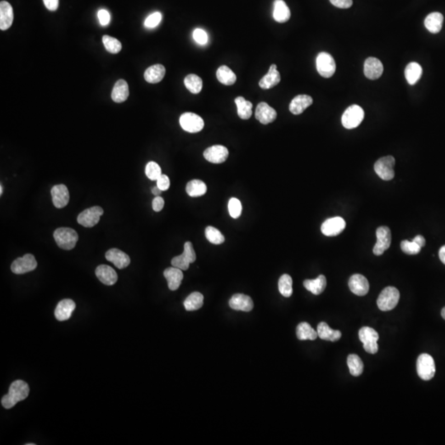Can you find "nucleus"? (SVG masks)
I'll use <instances>...</instances> for the list:
<instances>
[{
	"label": "nucleus",
	"instance_id": "nucleus-16",
	"mask_svg": "<svg viewBox=\"0 0 445 445\" xmlns=\"http://www.w3.org/2000/svg\"><path fill=\"white\" fill-rule=\"evenodd\" d=\"M363 73L368 80H378L384 73V65L379 59L369 57L364 62Z\"/></svg>",
	"mask_w": 445,
	"mask_h": 445
},
{
	"label": "nucleus",
	"instance_id": "nucleus-60",
	"mask_svg": "<svg viewBox=\"0 0 445 445\" xmlns=\"http://www.w3.org/2000/svg\"><path fill=\"white\" fill-rule=\"evenodd\" d=\"M27 445H35V444H27Z\"/></svg>",
	"mask_w": 445,
	"mask_h": 445
},
{
	"label": "nucleus",
	"instance_id": "nucleus-20",
	"mask_svg": "<svg viewBox=\"0 0 445 445\" xmlns=\"http://www.w3.org/2000/svg\"><path fill=\"white\" fill-rule=\"evenodd\" d=\"M255 116L256 120H258L261 124L267 125L277 119V112L274 108L270 107L267 103H260L256 107Z\"/></svg>",
	"mask_w": 445,
	"mask_h": 445
},
{
	"label": "nucleus",
	"instance_id": "nucleus-1",
	"mask_svg": "<svg viewBox=\"0 0 445 445\" xmlns=\"http://www.w3.org/2000/svg\"><path fill=\"white\" fill-rule=\"evenodd\" d=\"M29 389L28 384L23 380H17L11 384L8 390V393L3 396L1 400V403L5 409H11L15 406L18 402L26 399L28 397Z\"/></svg>",
	"mask_w": 445,
	"mask_h": 445
},
{
	"label": "nucleus",
	"instance_id": "nucleus-14",
	"mask_svg": "<svg viewBox=\"0 0 445 445\" xmlns=\"http://www.w3.org/2000/svg\"><path fill=\"white\" fill-rule=\"evenodd\" d=\"M345 221L341 217H334L328 219L323 222L321 227L322 233L324 235L328 237H334L337 236L340 233H342L343 230L345 229Z\"/></svg>",
	"mask_w": 445,
	"mask_h": 445
},
{
	"label": "nucleus",
	"instance_id": "nucleus-38",
	"mask_svg": "<svg viewBox=\"0 0 445 445\" xmlns=\"http://www.w3.org/2000/svg\"><path fill=\"white\" fill-rule=\"evenodd\" d=\"M186 191L191 197L202 196L207 192V187L200 180H192L187 183Z\"/></svg>",
	"mask_w": 445,
	"mask_h": 445
},
{
	"label": "nucleus",
	"instance_id": "nucleus-30",
	"mask_svg": "<svg viewBox=\"0 0 445 445\" xmlns=\"http://www.w3.org/2000/svg\"><path fill=\"white\" fill-rule=\"evenodd\" d=\"M317 335L322 340L335 342L340 340L341 333L340 331L333 330L326 323H320L317 326Z\"/></svg>",
	"mask_w": 445,
	"mask_h": 445
},
{
	"label": "nucleus",
	"instance_id": "nucleus-59",
	"mask_svg": "<svg viewBox=\"0 0 445 445\" xmlns=\"http://www.w3.org/2000/svg\"><path fill=\"white\" fill-rule=\"evenodd\" d=\"M3 186H2V185H1V186H0V195H3Z\"/></svg>",
	"mask_w": 445,
	"mask_h": 445
},
{
	"label": "nucleus",
	"instance_id": "nucleus-52",
	"mask_svg": "<svg viewBox=\"0 0 445 445\" xmlns=\"http://www.w3.org/2000/svg\"><path fill=\"white\" fill-rule=\"evenodd\" d=\"M330 2L336 8H343V9L351 8L353 4L352 0H330Z\"/></svg>",
	"mask_w": 445,
	"mask_h": 445
},
{
	"label": "nucleus",
	"instance_id": "nucleus-10",
	"mask_svg": "<svg viewBox=\"0 0 445 445\" xmlns=\"http://www.w3.org/2000/svg\"><path fill=\"white\" fill-rule=\"evenodd\" d=\"M180 125L187 132L198 133L202 131L205 123L200 115L195 113L186 112L180 117Z\"/></svg>",
	"mask_w": 445,
	"mask_h": 445
},
{
	"label": "nucleus",
	"instance_id": "nucleus-15",
	"mask_svg": "<svg viewBox=\"0 0 445 445\" xmlns=\"http://www.w3.org/2000/svg\"><path fill=\"white\" fill-rule=\"evenodd\" d=\"M228 148L222 145H214L206 148L204 152L205 159L212 164H222L228 159Z\"/></svg>",
	"mask_w": 445,
	"mask_h": 445
},
{
	"label": "nucleus",
	"instance_id": "nucleus-7",
	"mask_svg": "<svg viewBox=\"0 0 445 445\" xmlns=\"http://www.w3.org/2000/svg\"><path fill=\"white\" fill-rule=\"evenodd\" d=\"M316 66L318 74L323 78H331L335 74L336 65L333 57L327 52H321L316 59Z\"/></svg>",
	"mask_w": 445,
	"mask_h": 445
},
{
	"label": "nucleus",
	"instance_id": "nucleus-21",
	"mask_svg": "<svg viewBox=\"0 0 445 445\" xmlns=\"http://www.w3.org/2000/svg\"><path fill=\"white\" fill-rule=\"evenodd\" d=\"M106 258L108 261L114 264L118 269L126 268L131 263L130 256L117 249L108 250L106 253Z\"/></svg>",
	"mask_w": 445,
	"mask_h": 445
},
{
	"label": "nucleus",
	"instance_id": "nucleus-34",
	"mask_svg": "<svg viewBox=\"0 0 445 445\" xmlns=\"http://www.w3.org/2000/svg\"><path fill=\"white\" fill-rule=\"evenodd\" d=\"M422 75V68L417 62L407 64L405 69V77L410 85H415Z\"/></svg>",
	"mask_w": 445,
	"mask_h": 445
},
{
	"label": "nucleus",
	"instance_id": "nucleus-42",
	"mask_svg": "<svg viewBox=\"0 0 445 445\" xmlns=\"http://www.w3.org/2000/svg\"><path fill=\"white\" fill-rule=\"evenodd\" d=\"M293 280L289 275L284 274L281 276L279 278L278 286H279V291L283 296L285 298H289L293 294Z\"/></svg>",
	"mask_w": 445,
	"mask_h": 445
},
{
	"label": "nucleus",
	"instance_id": "nucleus-57",
	"mask_svg": "<svg viewBox=\"0 0 445 445\" xmlns=\"http://www.w3.org/2000/svg\"><path fill=\"white\" fill-rule=\"evenodd\" d=\"M162 192H163V191H162L158 186L153 187V189H152V193H153L155 196H159L160 194H161Z\"/></svg>",
	"mask_w": 445,
	"mask_h": 445
},
{
	"label": "nucleus",
	"instance_id": "nucleus-19",
	"mask_svg": "<svg viewBox=\"0 0 445 445\" xmlns=\"http://www.w3.org/2000/svg\"><path fill=\"white\" fill-rule=\"evenodd\" d=\"M228 304L233 310L243 312H250L254 307L253 301L251 298L243 294H234Z\"/></svg>",
	"mask_w": 445,
	"mask_h": 445
},
{
	"label": "nucleus",
	"instance_id": "nucleus-32",
	"mask_svg": "<svg viewBox=\"0 0 445 445\" xmlns=\"http://www.w3.org/2000/svg\"><path fill=\"white\" fill-rule=\"evenodd\" d=\"M305 289L315 295H319L325 290L327 287V279L323 275H320L317 279H305L304 281Z\"/></svg>",
	"mask_w": 445,
	"mask_h": 445
},
{
	"label": "nucleus",
	"instance_id": "nucleus-11",
	"mask_svg": "<svg viewBox=\"0 0 445 445\" xmlns=\"http://www.w3.org/2000/svg\"><path fill=\"white\" fill-rule=\"evenodd\" d=\"M103 213V208L100 206L89 208L80 213L78 216V222L86 228H92L98 223Z\"/></svg>",
	"mask_w": 445,
	"mask_h": 445
},
{
	"label": "nucleus",
	"instance_id": "nucleus-23",
	"mask_svg": "<svg viewBox=\"0 0 445 445\" xmlns=\"http://www.w3.org/2000/svg\"><path fill=\"white\" fill-rule=\"evenodd\" d=\"M164 276L167 281L169 289L172 291H175L179 288L183 279L182 270L174 266L167 268L164 271Z\"/></svg>",
	"mask_w": 445,
	"mask_h": 445
},
{
	"label": "nucleus",
	"instance_id": "nucleus-37",
	"mask_svg": "<svg viewBox=\"0 0 445 445\" xmlns=\"http://www.w3.org/2000/svg\"><path fill=\"white\" fill-rule=\"evenodd\" d=\"M297 337L301 340H314L317 339V332L307 323H301L296 328Z\"/></svg>",
	"mask_w": 445,
	"mask_h": 445
},
{
	"label": "nucleus",
	"instance_id": "nucleus-55",
	"mask_svg": "<svg viewBox=\"0 0 445 445\" xmlns=\"http://www.w3.org/2000/svg\"><path fill=\"white\" fill-rule=\"evenodd\" d=\"M412 241H414L415 243H417L421 249L425 245V239L423 236L417 235V237H415L413 238Z\"/></svg>",
	"mask_w": 445,
	"mask_h": 445
},
{
	"label": "nucleus",
	"instance_id": "nucleus-17",
	"mask_svg": "<svg viewBox=\"0 0 445 445\" xmlns=\"http://www.w3.org/2000/svg\"><path fill=\"white\" fill-rule=\"evenodd\" d=\"M351 292L358 296H364L369 290L368 279L362 275H353L348 282Z\"/></svg>",
	"mask_w": 445,
	"mask_h": 445
},
{
	"label": "nucleus",
	"instance_id": "nucleus-39",
	"mask_svg": "<svg viewBox=\"0 0 445 445\" xmlns=\"http://www.w3.org/2000/svg\"><path fill=\"white\" fill-rule=\"evenodd\" d=\"M204 304V296L199 292H194L190 294L184 301V307L187 311H195L200 309Z\"/></svg>",
	"mask_w": 445,
	"mask_h": 445
},
{
	"label": "nucleus",
	"instance_id": "nucleus-35",
	"mask_svg": "<svg viewBox=\"0 0 445 445\" xmlns=\"http://www.w3.org/2000/svg\"><path fill=\"white\" fill-rule=\"evenodd\" d=\"M235 103L238 108V115L243 120H249L252 115V103L246 100L243 97L235 98Z\"/></svg>",
	"mask_w": 445,
	"mask_h": 445
},
{
	"label": "nucleus",
	"instance_id": "nucleus-54",
	"mask_svg": "<svg viewBox=\"0 0 445 445\" xmlns=\"http://www.w3.org/2000/svg\"><path fill=\"white\" fill-rule=\"evenodd\" d=\"M44 4L50 11L57 10L59 7V0H43Z\"/></svg>",
	"mask_w": 445,
	"mask_h": 445
},
{
	"label": "nucleus",
	"instance_id": "nucleus-3",
	"mask_svg": "<svg viewBox=\"0 0 445 445\" xmlns=\"http://www.w3.org/2000/svg\"><path fill=\"white\" fill-rule=\"evenodd\" d=\"M54 238L60 249L72 250L76 246L79 235L73 228H59L54 232Z\"/></svg>",
	"mask_w": 445,
	"mask_h": 445
},
{
	"label": "nucleus",
	"instance_id": "nucleus-28",
	"mask_svg": "<svg viewBox=\"0 0 445 445\" xmlns=\"http://www.w3.org/2000/svg\"><path fill=\"white\" fill-rule=\"evenodd\" d=\"M166 74V69L163 64H154L148 67L143 74L144 80L149 83L161 82Z\"/></svg>",
	"mask_w": 445,
	"mask_h": 445
},
{
	"label": "nucleus",
	"instance_id": "nucleus-33",
	"mask_svg": "<svg viewBox=\"0 0 445 445\" xmlns=\"http://www.w3.org/2000/svg\"><path fill=\"white\" fill-rule=\"evenodd\" d=\"M444 17L438 12L430 13L426 17L425 20V26L428 31L431 33L436 34L440 32L442 29Z\"/></svg>",
	"mask_w": 445,
	"mask_h": 445
},
{
	"label": "nucleus",
	"instance_id": "nucleus-50",
	"mask_svg": "<svg viewBox=\"0 0 445 445\" xmlns=\"http://www.w3.org/2000/svg\"><path fill=\"white\" fill-rule=\"evenodd\" d=\"M97 17L102 26H107L111 21L110 13L106 9H100L97 13Z\"/></svg>",
	"mask_w": 445,
	"mask_h": 445
},
{
	"label": "nucleus",
	"instance_id": "nucleus-43",
	"mask_svg": "<svg viewBox=\"0 0 445 445\" xmlns=\"http://www.w3.org/2000/svg\"><path fill=\"white\" fill-rule=\"evenodd\" d=\"M205 237L210 243L215 244V245H220L224 242V237L220 231L216 228L209 226L205 228Z\"/></svg>",
	"mask_w": 445,
	"mask_h": 445
},
{
	"label": "nucleus",
	"instance_id": "nucleus-46",
	"mask_svg": "<svg viewBox=\"0 0 445 445\" xmlns=\"http://www.w3.org/2000/svg\"><path fill=\"white\" fill-rule=\"evenodd\" d=\"M228 208L231 217L233 219H238L240 217L242 210H243V206H242L240 200L237 198H231L228 201Z\"/></svg>",
	"mask_w": 445,
	"mask_h": 445
},
{
	"label": "nucleus",
	"instance_id": "nucleus-41",
	"mask_svg": "<svg viewBox=\"0 0 445 445\" xmlns=\"http://www.w3.org/2000/svg\"><path fill=\"white\" fill-rule=\"evenodd\" d=\"M185 86L190 92L197 94L201 91L203 81L196 74H189L184 80Z\"/></svg>",
	"mask_w": 445,
	"mask_h": 445
},
{
	"label": "nucleus",
	"instance_id": "nucleus-12",
	"mask_svg": "<svg viewBox=\"0 0 445 445\" xmlns=\"http://www.w3.org/2000/svg\"><path fill=\"white\" fill-rule=\"evenodd\" d=\"M37 267V262L32 254H26L23 257L16 259L13 261L11 270L14 274L22 275L30 272Z\"/></svg>",
	"mask_w": 445,
	"mask_h": 445
},
{
	"label": "nucleus",
	"instance_id": "nucleus-26",
	"mask_svg": "<svg viewBox=\"0 0 445 445\" xmlns=\"http://www.w3.org/2000/svg\"><path fill=\"white\" fill-rule=\"evenodd\" d=\"M13 7L10 3L2 1L0 3V29L2 31L8 30L13 22Z\"/></svg>",
	"mask_w": 445,
	"mask_h": 445
},
{
	"label": "nucleus",
	"instance_id": "nucleus-36",
	"mask_svg": "<svg viewBox=\"0 0 445 445\" xmlns=\"http://www.w3.org/2000/svg\"><path fill=\"white\" fill-rule=\"evenodd\" d=\"M216 76H217L218 80L222 84L227 85V86L234 84L237 80L236 74L232 71V69H229L226 65H222L218 69Z\"/></svg>",
	"mask_w": 445,
	"mask_h": 445
},
{
	"label": "nucleus",
	"instance_id": "nucleus-51",
	"mask_svg": "<svg viewBox=\"0 0 445 445\" xmlns=\"http://www.w3.org/2000/svg\"><path fill=\"white\" fill-rule=\"evenodd\" d=\"M157 186L164 192L169 189L170 187V180L167 175L162 174L157 180Z\"/></svg>",
	"mask_w": 445,
	"mask_h": 445
},
{
	"label": "nucleus",
	"instance_id": "nucleus-53",
	"mask_svg": "<svg viewBox=\"0 0 445 445\" xmlns=\"http://www.w3.org/2000/svg\"><path fill=\"white\" fill-rule=\"evenodd\" d=\"M152 206H153V210H154L155 212L161 211L164 207V198L161 196L155 197L154 200H153V203H152Z\"/></svg>",
	"mask_w": 445,
	"mask_h": 445
},
{
	"label": "nucleus",
	"instance_id": "nucleus-29",
	"mask_svg": "<svg viewBox=\"0 0 445 445\" xmlns=\"http://www.w3.org/2000/svg\"><path fill=\"white\" fill-rule=\"evenodd\" d=\"M130 91H129L128 83L126 80H120L115 83L111 92V98L115 103H120L125 102L128 98Z\"/></svg>",
	"mask_w": 445,
	"mask_h": 445
},
{
	"label": "nucleus",
	"instance_id": "nucleus-47",
	"mask_svg": "<svg viewBox=\"0 0 445 445\" xmlns=\"http://www.w3.org/2000/svg\"><path fill=\"white\" fill-rule=\"evenodd\" d=\"M402 251L408 255H417L419 253L421 248L419 247L414 241L403 240L401 243Z\"/></svg>",
	"mask_w": 445,
	"mask_h": 445
},
{
	"label": "nucleus",
	"instance_id": "nucleus-40",
	"mask_svg": "<svg viewBox=\"0 0 445 445\" xmlns=\"http://www.w3.org/2000/svg\"><path fill=\"white\" fill-rule=\"evenodd\" d=\"M347 365L352 376L358 377L363 373V363L357 355L352 354L347 357Z\"/></svg>",
	"mask_w": 445,
	"mask_h": 445
},
{
	"label": "nucleus",
	"instance_id": "nucleus-31",
	"mask_svg": "<svg viewBox=\"0 0 445 445\" xmlns=\"http://www.w3.org/2000/svg\"><path fill=\"white\" fill-rule=\"evenodd\" d=\"M291 16L290 10L286 3L283 0H276L274 3V12L273 18L277 23H286L289 20Z\"/></svg>",
	"mask_w": 445,
	"mask_h": 445
},
{
	"label": "nucleus",
	"instance_id": "nucleus-45",
	"mask_svg": "<svg viewBox=\"0 0 445 445\" xmlns=\"http://www.w3.org/2000/svg\"><path fill=\"white\" fill-rule=\"evenodd\" d=\"M145 174L148 179L157 181L162 175L161 167L155 162H149L146 165Z\"/></svg>",
	"mask_w": 445,
	"mask_h": 445
},
{
	"label": "nucleus",
	"instance_id": "nucleus-56",
	"mask_svg": "<svg viewBox=\"0 0 445 445\" xmlns=\"http://www.w3.org/2000/svg\"><path fill=\"white\" fill-rule=\"evenodd\" d=\"M439 256H440V261L445 265V245L443 246L442 248L440 249L439 251Z\"/></svg>",
	"mask_w": 445,
	"mask_h": 445
},
{
	"label": "nucleus",
	"instance_id": "nucleus-5",
	"mask_svg": "<svg viewBox=\"0 0 445 445\" xmlns=\"http://www.w3.org/2000/svg\"><path fill=\"white\" fill-rule=\"evenodd\" d=\"M417 374L420 379L429 381L435 374V363L432 356L428 354H421L417 359Z\"/></svg>",
	"mask_w": 445,
	"mask_h": 445
},
{
	"label": "nucleus",
	"instance_id": "nucleus-8",
	"mask_svg": "<svg viewBox=\"0 0 445 445\" xmlns=\"http://www.w3.org/2000/svg\"><path fill=\"white\" fill-rule=\"evenodd\" d=\"M396 161L392 156L383 157L374 164V171L381 179L390 181L395 176L394 166Z\"/></svg>",
	"mask_w": 445,
	"mask_h": 445
},
{
	"label": "nucleus",
	"instance_id": "nucleus-24",
	"mask_svg": "<svg viewBox=\"0 0 445 445\" xmlns=\"http://www.w3.org/2000/svg\"><path fill=\"white\" fill-rule=\"evenodd\" d=\"M75 307L76 305L73 300L69 299L61 300L56 307L55 316L58 321H66L70 318Z\"/></svg>",
	"mask_w": 445,
	"mask_h": 445
},
{
	"label": "nucleus",
	"instance_id": "nucleus-22",
	"mask_svg": "<svg viewBox=\"0 0 445 445\" xmlns=\"http://www.w3.org/2000/svg\"><path fill=\"white\" fill-rule=\"evenodd\" d=\"M95 273L98 279L106 285H113L117 281V274L115 270L107 265L97 266Z\"/></svg>",
	"mask_w": 445,
	"mask_h": 445
},
{
	"label": "nucleus",
	"instance_id": "nucleus-44",
	"mask_svg": "<svg viewBox=\"0 0 445 445\" xmlns=\"http://www.w3.org/2000/svg\"><path fill=\"white\" fill-rule=\"evenodd\" d=\"M103 42L106 50L111 54H117L122 48L120 41H118L117 39L114 38L112 36L106 35L103 37Z\"/></svg>",
	"mask_w": 445,
	"mask_h": 445
},
{
	"label": "nucleus",
	"instance_id": "nucleus-4",
	"mask_svg": "<svg viewBox=\"0 0 445 445\" xmlns=\"http://www.w3.org/2000/svg\"><path fill=\"white\" fill-rule=\"evenodd\" d=\"M359 337L361 342L363 343V347L366 352L374 355L379 351L378 340L379 339V333L373 328L363 327L359 332Z\"/></svg>",
	"mask_w": 445,
	"mask_h": 445
},
{
	"label": "nucleus",
	"instance_id": "nucleus-48",
	"mask_svg": "<svg viewBox=\"0 0 445 445\" xmlns=\"http://www.w3.org/2000/svg\"><path fill=\"white\" fill-rule=\"evenodd\" d=\"M162 18H163V16H162L161 13L155 12V13H152L144 21V26L147 28H154L159 26V23H161Z\"/></svg>",
	"mask_w": 445,
	"mask_h": 445
},
{
	"label": "nucleus",
	"instance_id": "nucleus-58",
	"mask_svg": "<svg viewBox=\"0 0 445 445\" xmlns=\"http://www.w3.org/2000/svg\"><path fill=\"white\" fill-rule=\"evenodd\" d=\"M441 315H442L443 318L445 320V307L441 311Z\"/></svg>",
	"mask_w": 445,
	"mask_h": 445
},
{
	"label": "nucleus",
	"instance_id": "nucleus-9",
	"mask_svg": "<svg viewBox=\"0 0 445 445\" xmlns=\"http://www.w3.org/2000/svg\"><path fill=\"white\" fill-rule=\"evenodd\" d=\"M196 260V255L193 245L191 242H187L184 245V251L182 255L175 256L171 260V265L174 267L181 269L182 271H187L189 268L190 264L193 263Z\"/></svg>",
	"mask_w": 445,
	"mask_h": 445
},
{
	"label": "nucleus",
	"instance_id": "nucleus-13",
	"mask_svg": "<svg viewBox=\"0 0 445 445\" xmlns=\"http://www.w3.org/2000/svg\"><path fill=\"white\" fill-rule=\"evenodd\" d=\"M377 243L374 247V255L381 256L391 245V234L390 228L386 226H381L376 231Z\"/></svg>",
	"mask_w": 445,
	"mask_h": 445
},
{
	"label": "nucleus",
	"instance_id": "nucleus-25",
	"mask_svg": "<svg viewBox=\"0 0 445 445\" xmlns=\"http://www.w3.org/2000/svg\"><path fill=\"white\" fill-rule=\"evenodd\" d=\"M312 98L308 95H298L289 104V111L294 115L302 114L312 104Z\"/></svg>",
	"mask_w": 445,
	"mask_h": 445
},
{
	"label": "nucleus",
	"instance_id": "nucleus-49",
	"mask_svg": "<svg viewBox=\"0 0 445 445\" xmlns=\"http://www.w3.org/2000/svg\"><path fill=\"white\" fill-rule=\"evenodd\" d=\"M193 39L196 43L204 46L205 44H207L209 37H208L206 31H204L203 29L196 28L193 31Z\"/></svg>",
	"mask_w": 445,
	"mask_h": 445
},
{
	"label": "nucleus",
	"instance_id": "nucleus-18",
	"mask_svg": "<svg viewBox=\"0 0 445 445\" xmlns=\"http://www.w3.org/2000/svg\"><path fill=\"white\" fill-rule=\"evenodd\" d=\"M52 196L55 206L58 209H62L65 207L69 203V190L65 185H56L52 187Z\"/></svg>",
	"mask_w": 445,
	"mask_h": 445
},
{
	"label": "nucleus",
	"instance_id": "nucleus-27",
	"mask_svg": "<svg viewBox=\"0 0 445 445\" xmlns=\"http://www.w3.org/2000/svg\"><path fill=\"white\" fill-rule=\"evenodd\" d=\"M277 66L276 64H271L269 71L267 74L264 76L260 82L259 86L262 89H270L271 87H274L280 82V74L279 72L277 71Z\"/></svg>",
	"mask_w": 445,
	"mask_h": 445
},
{
	"label": "nucleus",
	"instance_id": "nucleus-2",
	"mask_svg": "<svg viewBox=\"0 0 445 445\" xmlns=\"http://www.w3.org/2000/svg\"><path fill=\"white\" fill-rule=\"evenodd\" d=\"M399 290L395 287H386L379 294L377 305L382 311H391L395 308L399 302Z\"/></svg>",
	"mask_w": 445,
	"mask_h": 445
},
{
	"label": "nucleus",
	"instance_id": "nucleus-6",
	"mask_svg": "<svg viewBox=\"0 0 445 445\" xmlns=\"http://www.w3.org/2000/svg\"><path fill=\"white\" fill-rule=\"evenodd\" d=\"M364 117V111L358 105H352L349 107L341 117V122L345 129H355L358 127L363 121Z\"/></svg>",
	"mask_w": 445,
	"mask_h": 445
}]
</instances>
